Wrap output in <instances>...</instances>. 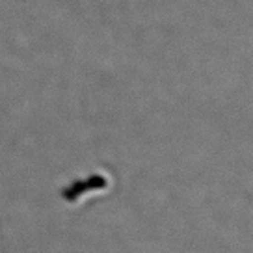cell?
I'll use <instances>...</instances> for the list:
<instances>
[]
</instances>
